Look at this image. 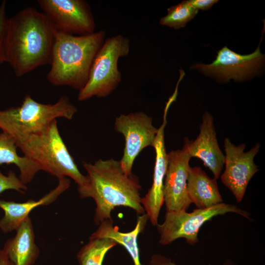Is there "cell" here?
Listing matches in <instances>:
<instances>
[{
	"label": "cell",
	"mask_w": 265,
	"mask_h": 265,
	"mask_svg": "<svg viewBox=\"0 0 265 265\" xmlns=\"http://www.w3.org/2000/svg\"><path fill=\"white\" fill-rule=\"evenodd\" d=\"M187 190L191 203L198 209H206L223 203L216 180L211 178L200 167L190 166Z\"/></svg>",
	"instance_id": "e0dca14e"
},
{
	"label": "cell",
	"mask_w": 265,
	"mask_h": 265,
	"mask_svg": "<svg viewBox=\"0 0 265 265\" xmlns=\"http://www.w3.org/2000/svg\"><path fill=\"white\" fill-rule=\"evenodd\" d=\"M148 265H178L171 259L163 255L155 254L152 256ZM202 265H207L204 264Z\"/></svg>",
	"instance_id": "cb8c5ba5"
},
{
	"label": "cell",
	"mask_w": 265,
	"mask_h": 265,
	"mask_svg": "<svg viewBox=\"0 0 265 265\" xmlns=\"http://www.w3.org/2000/svg\"><path fill=\"white\" fill-rule=\"evenodd\" d=\"M83 166L87 172V181L78 187V191L80 198L90 197L95 201L96 225L111 219V212L116 207L130 208L140 215L145 213L138 178L133 174H126L119 161L99 159L93 163L84 162Z\"/></svg>",
	"instance_id": "7a4b0ae2"
},
{
	"label": "cell",
	"mask_w": 265,
	"mask_h": 265,
	"mask_svg": "<svg viewBox=\"0 0 265 265\" xmlns=\"http://www.w3.org/2000/svg\"><path fill=\"white\" fill-rule=\"evenodd\" d=\"M9 189L24 193L27 187L21 182L15 172L10 170L7 175H5L0 171V194Z\"/></svg>",
	"instance_id": "7402d4cb"
},
{
	"label": "cell",
	"mask_w": 265,
	"mask_h": 265,
	"mask_svg": "<svg viewBox=\"0 0 265 265\" xmlns=\"http://www.w3.org/2000/svg\"><path fill=\"white\" fill-rule=\"evenodd\" d=\"M222 265H238L233 260L229 259H227L224 261Z\"/></svg>",
	"instance_id": "4316f807"
},
{
	"label": "cell",
	"mask_w": 265,
	"mask_h": 265,
	"mask_svg": "<svg viewBox=\"0 0 265 265\" xmlns=\"http://www.w3.org/2000/svg\"><path fill=\"white\" fill-rule=\"evenodd\" d=\"M15 236L6 240L2 249L12 265H33L40 250L35 241L31 219L27 217L16 230Z\"/></svg>",
	"instance_id": "2e32d148"
},
{
	"label": "cell",
	"mask_w": 265,
	"mask_h": 265,
	"mask_svg": "<svg viewBox=\"0 0 265 265\" xmlns=\"http://www.w3.org/2000/svg\"><path fill=\"white\" fill-rule=\"evenodd\" d=\"M70 186V180L64 177L58 179V183L54 188L37 200L28 199L25 202L17 203L0 199V208L4 213L0 219V230L4 233L16 231L34 208L53 202Z\"/></svg>",
	"instance_id": "9a60e30c"
},
{
	"label": "cell",
	"mask_w": 265,
	"mask_h": 265,
	"mask_svg": "<svg viewBox=\"0 0 265 265\" xmlns=\"http://www.w3.org/2000/svg\"><path fill=\"white\" fill-rule=\"evenodd\" d=\"M188 150L191 158H197L203 161L212 173L214 179L219 178L225 156L219 147L213 117L209 112L204 113L199 133L194 141H190Z\"/></svg>",
	"instance_id": "5bb4252c"
},
{
	"label": "cell",
	"mask_w": 265,
	"mask_h": 265,
	"mask_svg": "<svg viewBox=\"0 0 265 265\" xmlns=\"http://www.w3.org/2000/svg\"><path fill=\"white\" fill-rule=\"evenodd\" d=\"M130 51V41L126 37L119 34L106 38L94 58L85 85L79 92V101L111 93L122 80L118 60L127 56Z\"/></svg>",
	"instance_id": "8992f818"
},
{
	"label": "cell",
	"mask_w": 265,
	"mask_h": 265,
	"mask_svg": "<svg viewBox=\"0 0 265 265\" xmlns=\"http://www.w3.org/2000/svg\"><path fill=\"white\" fill-rule=\"evenodd\" d=\"M0 265H12L2 249L0 250Z\"/></svg>",
	"instance_id": "484cf974"
},
{
	"label": "cell",
	"mask_w": 265,
	"mask_h": 265,
	"mask_svg": "<svg viewBox=\"0 0 265 265\" xmlns=\"http://www.w3.org/2000/svg\"><path fill=\"white\" fill-rule=\"evenodd\" d=\"M148 220L146 213L138 215L134 228L130 232H122L117 226L113 224L111 219H106L100 223L97 230L90 237H106L113 239L126 249L132 258L133 265H143L140 260L137 238L143 231Z\"/></svg>",
	"instance_id": "ac0fdd59"
},
{
	"label": "cell",
	"mask_w": 265,
	"mask_h": 265,
	"mask_svg": "<svg viewBox=\"0 0 265 265\" xmlns=\"http://www.w3.org/2000/svg\"><path fill=\"white\" fill-rule=\"evenodd\" d=\"M190 140L184 139L182 149L167 153V166L164 181L163 200L166 212L186 211L191 202L187 190L191 157L188 147Z\"/></svg>",
	"instance_id": "8fae6325"
},
{
	"label": "cell",
	"mask_w": 265,
	"mask_h": 265,
	"mask_svg": "<svg viewBox=\"0 0 265 265\" xmlns=\"http://www.w3.org/2000/svg\"><path fill=\"white\" fill-rule=\"evenodd\" d=\"M190 5L195 9L206 10L211 8L217 0H188Z\"/></svg>",
	"instance_id": "d4e9b609"
},
{
	"label": "cell",
	"mask_w": 265,
	"mask_h": 265,
	"mask_svg": "<svg viewBox=\"0 0 265 265\" xmlns=\"http://www.w3.org/2000/svg\"><path fill=\"white\" fill-rule=\"evenodd\" d=\"M102 30L74 35L55 30L48 81L56 86L81 90L85 85L94 58L106 39Z\"/></svg>",
	"instance_id": "3957f363"
},
{
	"label": "cell",
	"mask_w": 265,
	"mask_h": 265,
	"mask_svg": "<svg viewBox=\"0 0 265 265\" xmlns=\"http://www.w3.org/2000/svg\"><path fill=\"white\" fill-rule=\"evenodd\" d=\"M77 111L65 95L53 104L37 102L26 95L20 106L0 110V129L16 141L44 131L58 118L71 120Z\"/></svg>",
	"instance_id": "5b68a950"
},
{
	"label": "cell",
	"mask_w": 265,
	"mask_h": 265,
	"mask_svg": "<svg viewBox=\"0 0 265 265\" xmlns=\"http://www.w3.org/2000/svg\"><path fill=\"white\" fill-rule=\"evenodd\" d=\"M55 30L47 16L33 7L9 18L5 62L17 77L50 64Z\"/></svg>",
	"instance_id": "6da1fadb"
},
{
	"label": "cell",
	"mask_w": 265,
	"mask_h": 265,
	"mask_svg": "<svg viewBox=\"0 0 265 265\" xmlns=\"http://www.w3.org/2000/svg\"><path fill=\"white\" fill-rule=\"evenodd\" d=\"M198 10L192 7L188 0H184L167 9V14L159 20V24L175 29L185 27L194 18Z\"/></svg>",
	"instance_id": "44dd1931"
},
{
	"label": "cell",
	"mask_w": 265,
	"mask_h": 265,
	"mask_svg": "<svg viewBox=\"0 0 265 265\" xmlns=\"http://www.w3.org/2000/svg\"><path fill=\"white\" fill-rule=\"evenodd\" d=\"M114 128L125 141L121 166L126 174H132L135 159L143 149L153 147L158 129L152 117L141 111L120 115L115 119Z\"/></svg>",
	"instance_id": "9c48e42d"
},
{
	"label": "cell",
	"mask_w": 265,
	"mask_h": 265,
	"mask_svg": "<svg viewBox=\"0 0 265 265\" xmlns=\"http://www.w3.org/2000/svg\"><path fill=\"white\" fill-rule=\"evenodd\" d=\"M230 212L252 220L248 212L235 205L225 203L206 209L197 208L190 212L185 210L166 212L163 222L157 225L159 234V243L168 245L179 238H185L187 243L193 245L199 242V231L206 222Z\"/></svg>",
	"instance_id": "52a82bcc"
},
{
	"label": "cell",
	"mask_w": 265,
	"mask_h": 265,
	"mask_svg": "<svg viewBox=\"0 0 265 265\" xmlns=\"http://www.w3.org/2000/svg\"><path fill=\"white\" fill-rule=\"evenodd\" d=\"M117 244L110 238L90 237L78 253L77 260L80 265H102L106 253Z\"/></svg>",
	"instance_id": "ffe728a7"
},
{
	"label": "cell",
	"mask_w": 265,
	"mask_h": 265,
	"mask_svg": "<svg viewBox=\"0 0 265 265\" xmlns=\"http://www.w3.org/2000/svg\"><path fill=\"white\" fill-rule=\"evenodd\" d=\"M43 13L58 31L75 35L94 32L96 23L85 0H39Z\"/></svg>",
	"instance_id": "ba28073f"
},
{
	"label": "cell",
	"mask_w": 265,
	"mask_h": 265,
	"mask_svg": "<svg viewBox=\"0 0 265 265\" xmlns=\"http://www.w3.org/2000/svg\"><path fill=\"white\" fill-rule=\"evenodd\" d=\"M15 139L5 132L0 133V166L15 164L19 169V178L25 185L29 183L40 171L35 162L25 156H19Z\"/></svg>",
	"instance_id": "d6986e66"
},
{
	"label": "cell",
	"mask_w": 265,
	"mask_h": 265,
	"mask_svg": "<svg viewBox=\"0 0 265 265\" xmlns=\"http://www.w3.org/2000/svg\"><path fill=\"white\" fill-rule=\"evenodd\" d=\"M225 169L220 176L223 184L233 193L238 202L242 201L249 182L259 170L254 162L260 144L245 152V144L235 145L228 138L224 140Z\"/></svg>",
	"instance_id": "30bf717a"
},
{
	"label": "cell",
	"mask_w": 265,
	"mask_h": 265,
	"mask_svg": "<svg viewBox=\"0 0 265 265\" xmlns=\"http://www.w3.org/2000/svg\"><path fill=\"white\" fill-rule=\"evenodd\" d=\"M24 156L36 163L40 170L58 179L70 177L80 186L86 181L60 134L56 120L44 131L16 141Z\"/></svg>",
	"instance_id": "277c9868"
},
{
	"label": "cell",
	"mask_w": 265,
	"mask_h": 265,
	"mask_svg": "<svg viewBox=\"0 0 265 265\" xmlns=\"http://www.w3.org/2000/svg\"><path fill=\"white\" fill-rule=\"evenodd\" d=\"M170 105L166 104L163 117V122L158 128L153 144L156 159L153 183L144 197L141 198V204L151 224H158V218L160 209L164 203V181L167 166V153L164 142V129L167 123L166 115Z\"/></svg>",
	"instance_id": "4fadbf2b"
},
{
	"label": "cell",
	"mask_w": 265,
	"mask_h": 265,
	"mask_svg": "<svg viewBox=\"0 0 265 265\" xmlns=\"http://www.w3.org/2000/svg\"><path fill=\"white\" fill-rule=\"evenodd\" d=\"M265 55L261 53L260 44L252 53L241 55L228 48H222L211 64H196L192 66L208 76L229 80L241 81L258 72L264 63Z\"/></svg>",
	"instance_id": "7c38bea8"
},
{
	"label": "cell",
	"mask_w": 265,
	"mask_h": 265,
	"mask_svg": "<svg viewBox=\"0 0 265 265\" xmlns=\"http://www.w3.org/2000/svg\"><path fill=\"white\" fill-rule=\"evenodd\" d=\"M9 18L6 15V1L0 5V64L5 62V48Z\"/></svg>",
	"instance_id": "603a6c76"
}]
</instances>
